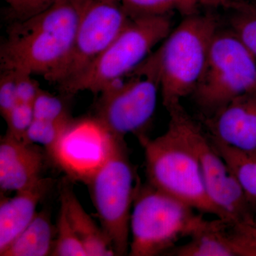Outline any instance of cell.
Returning a JSON list of instances; mask_svg holds the SVG:
<instances>
[{
  "instance_id": "cell-17",
  "label": "cell",
  "mask_w": 256,
  "mask_h": 256,
  "mask_svg": "<svg viewBox=\"0 0 256 256\" xmlns=\"http://www.w3.org/2000/svg\"><path fill=\"white\" fill-rule=\"evenodd\" d=\"M55 236L50 213L42 210L37 212L31 223L0 256H52Z\"/></svg>"
},
{
  "instance_id": "cell-24",
  "label": "cell",
  "mask_w": 256,
  "mask_h": 256,
  "mask_svg": "<svg viewBox=\"0 0 256 256\" xmlns=\"http://www.w3.org/2000/svg\"><path fill=\"white\" fill-rule=\"evenodd\" d=\"M34 120L33 105L18 102L4 119L8 124L6 134L24 140Z\"/></svg>"
},
{
  "instance_id": "cell-11",
  "label": "cell",
  "mask_w": 256,
  "mask_h": 256,
  "mask_svg": "<svg viewBox=\"0 0 256 256\" xmlns=\"http://www.w3.org/2000/svg\"><path fill=\"white\" fill-rule=\"evenodd\" d=\"M131 20L117 0H86L72 52L52 82L60 86L86 68Z\"/></svg>"
},
{
  "instance_id": "cell-16",
  "label": "cell",
  "mask_w": 256,
  "mask_h": 256,
  "mask_svg": "<svg viewBox=\"0 0 256 256\" xmlns=\"http://www.w3.org/2000/svg\"><path fill=\"white\" fill-rule=\"evenodd\" d=\"M60 196V203L65 207L68 220L84 246L87 256H116L105 232L87 214L73 190L67 184L62 186Z\"/></svg>"
},
{
  "instance_id": "cell-27",
  "label": "cell",
  "mask_w": 256,
  "mask_h": 256,
  "mask_svg": "<svg viewBox=\"0 0 256 256\" xmlns=\"http://www.w3.org/2000/svg\"><path fill=\"white\" fill-rule=\"evenodd\" d=\"M58 1L60 0H28L22 14L18 18H26L32 14H36Z\"/></svg>"
},
{
  "instance_id": "cell-10",
  "label": "cell",
  "mask_w": 256,
  "mask_h": 256,
  "mask_svg": "<svg viewBox=\"0 0 256 256\" xmlns=\"http://www.w3.org/2000/svg\"><path fill=\"white\" fill-rule=\"evenodd\" d=\"M124 141L94 116L74 119L47 154L70 180L88 184Z\"/></svg>"
},
{
  "instance_id": "cell-26",
  "label": "cell",
  "mask_w": 256,
  "mask_h": 256,
  "mask_svg": "<svg viewBox=\"0 0 256 256\" xmlns=\"http://www.w3.org/2000/svg\"><path fill=\"white\" fill-rule=\"evenodd\" d=\"M12 70L14 72L18 102L33 105L42 88L40 84L31 74L23 70Z\"/></svg>"
},
{
  "instance_id": "cell-5",
  "label": "cell",
  "mask_w": 256,
  "mask_h": 256,
  "mask_svg": "<svg viewBox=\"0 0 256 256\" xmlns=\"http://www.w3.org/2000/svg\"><path fill=\"white\" fill-rule=\"evenodd\" d=\"M148 182L202 214L232 217L212 200L194 153L171 124L159 137L140 138Z\"/></svg>"
},
{
  "instance_id": "cell-7",
  "label": "cell",
  "mask_w": 256,
  "mask_h": 256,
  "mask_svg": "<svg viewBox=\"0 0 256 256\" xmlns=\"http://www.w3.org/2000/svg\"><path fill=\"white\" fill-rule=\"evenodd\" d=\"M160 92L159 74L150 55L132 74L98 95L92 116L114 136H146Z\"/></svg>"
},
{
  "instance_id": "cell-1",
  "label": "cell",
  "mask_w": 256,
  "mask_h": 256,
  "mask_svg": "<svg viewBox=\"0 0 256 256\" xmlns=\"http://www.w3.org/2000/svg\"><path fill=\"white\" fill-rule=\"evenodd\" d=\"M86 0H60L10 25L0 46L1 70H20L52 82L68 60Z\"/></svg>"
},
{
  "instance_id": "cell-12",
  "label": "cell",
  "mask_w": 256,
  "mask_h": 256,
  "mask_svg": "<svg viewBox=\"0 0 256 256\" xmlns=\"http://www.w3.org/2000/svg\"><path fill=\"white\" fill-rule=\"evenodd\" d=\"M168 256H256V224L234 218L205 220Z\"/></svg>"
},
{
  "instance_id": "cell-6",
  "label": "cell",
  "mask_w": 256,
  "mask_h": 256,
  "mask_svg": "<svg viewBox=\"0 0 256 256\" xmlns=\"http://www.w3.org/2000/svg\"><path fill=\"white\" fill-rule=\"evenodd\" d=\"M256 88V58L232 30L220 26L206 68L192 98L200 118L210 117L238 96Z\"/></svg>"
},
{
  "instance_id": "cell-2",
  "label": "cell",
  "mask_w": 256,
  "mask_h": 256,
  "mask_svg": "<svg viewBox=\"0 0 256 256\" xmlns=\"http://www.w3.org/2000/svg\"><path fill=\"white\" fill-rule=\"evenodd\" d=\"M212 12L184 16L152 52L159 74L160 92L166 110L191 96L206 68L212 41L222 26Z\"/></svg>"
},
{
  "instance_id": "cell-29",
  "label": "cell",
  "mask_w": 256,
  "mask_h": 256,
  "mask_svg": "<svg viewBox=\"0 0 256 256\" xmlns=\"http://www.w3.org/2000/svg\"><path fill=\"white\" fill-rule=\"evenodd\" d=\"M226 4V9L230 4H238V3H245V4H252L256 5V0H223Z\"/></svg>"
},
{
  "instance_id": "cell-19",
  "label": "cell",
  "mask_w": 256,
  "mask_h": 256,
  "mask_svg": "<svg viewBox=\"0 0 256 256\" xmlns=\"http://www.w3.org/2000/svg\"><path fill=\"white\" fill-rule=\"evenodd\" d=\"M210 138L246 195L256 207V154L240 150Z\"/></svg>"
},
{
  "instance_id": "cell-22",
  "label": "cell",
  "mask_w": 256,
  "mask_h": 256,
  "mask_svg": "<svg viewBox=\"0 0 256 256\" xmlns=\"http://www.w3.org/2000/svg\"><path fill=\"white\" fill-rule=\"evenodd\" d=\"M73 120L50 121L34 119L28 128L24 141L30 144L43 146L48 152L54 148Z\"/></svg>"
},
{
  "instance_id": "cell-8",
  "label": "cell",
  "mask_w": 256,
  "mask_h": 256,
  "mask_svg": "<svg viewBox=\"0 0 256 256\" xmlns=\"http://www.w3.org/2000/svg\"><path fill=\"white\" fill-rule=\"evenodd\" d=\"M138 178L124 141L87 184L100 227L116 256L129 252L130 222Z\"/></svg>"
},
{
  "instance_id": "cell-4",
  "label": "cell",
  "mask_w": 256,
  "mask_h": 256,
  "mask_svg": "<svg viewBox=\"0 0 256 256\" xmlns=\"http://www.w3.org/2000/svg\"><path fill=\"white\" fill-rule=\"evenodd\" d=\"M172 30V14L132 18L107 48L86 68L58 86L64 95L89 92L98 96L128 76Z\"/></svg>"
},
{
  "instance_id": "cell-23",
  "label": "cell",
  "mask_w": 256,
  "mask_h": 256,
  "mask_svg": "<svg viewBox=\"0 0 256 256\" xmlns=\"http://www.w3.org/2000/svg\"><path fill=\"white\" fill-rule=\"evenodd\" d=\"M33 110L34 119L50 121L73 119L63 98L42 88L34 102Z\"/></svg>"
},
{
  "instance_id": "cell-20",
  "label": "cell",
  "mask_w": 256,
  "mask_h": 256,
  "mask_svg": "<svg viewBox=\"0 0 256 256\" xmlns=\"http://www.w3.org/2000/svg\"><path fill=\"white\" fill-rule=\"evenodd\" d=\"M226 10V28L238 37L256 58V5L238 3Z\"/></svg>"
},
{
  "instance_id": "cell-25",
  "label": "cell",
  "mask_w": 256,
  "mask_h": 256,
  "mask_svg": "<svg viewBox=\"0 0 256 256\" xmlns=\"http://www.w3.org/2000/svg\"><path fill=\"white\" fill-rule=\"evenodd\" d=\"M18 104L14 72L12 70H1L0 75V114L3 118Z\"/></svg>"
},
{
  "instance_id": "cell-30",
  "label": "cell",
  "mask_w": 256,
  "mask_h": 256,
  "mask_svg": "<svg viewBox=\"0 0 256 256\" xmlns=\"http://www.w3.org/2000/svg\"><path fill=\"white\" fill-rule=\"evenodd\" d=\"M255 223L256 224V216H255Z\"/></svg>"
},
{
  "instance_id": "cell-9",
  "label": "cell",
  "mask_w": 256,
  "mask_h": 256,
  "mask_svg": "<svg viewBox=\"0 0 256 256\" xmlns=\"http://www.w3.org/2000/svg\"><path fill=\"white\" fill-rule=\"evenodd\" d=\"M168 112L169 124L196 156L212 200L230 216L256 224V207L246 195L201 122L193 118L182 104Z\"/></svg>"
},
{
  "instance_id": "cell-3",
  "label": "cell",
  "mask_w": 256,
  "mask_h": 256,
  "mask_svg": "<svg viewBox=\"0 0 256 256\" xmlns=\"http://www.w3.org/2000/svg\"><path fill=\"white\" fill-rule=\"evenodd\" d=\"M174 197L141 183L138 178L131 212L130 256H168L184 238H190L206 218Z\"/></svg>"
},
{
  "instance_id": "cell-15",
  "label": "cell",
  "mask_w": 256,
  "mask_h": 256,
  "mask_svg": "<svg viewBox=\"0 0 256 256\" xmlns=\"http://www.w3.org/2000/svg\"><path fill=\"white\" fill-rule=\"evenodd\" d=\"M52 186L50 178H42L31 188L16 192L14 196H2L0 201V254L28 226L36 214L40 202Z\"/></svg>"
},
{
  "instance_id": "cell-18",
  "label": "cell",
  "mask_w": 256,
  "mask_h": 256,
  "mask_svg": "<svg viewBox=\"0 0 256 256\" xmlns=\"http://www.w3.org/2000/svg\"><path fill=\"white\" fill-rule=\"evenodd\" d=\"M131 18L172 14L178 12L184 18L200 12L202 8H226L223 0H117Z\"/></svg>"
},
{
  "instance_id": "cell-14",
  "label": "cell",
  "mask_w": 256,
  "mask_h": 256,
  "mask_svg": "<svg viewBox=\"0 0 256 256\" xmlns=\"http://www.w3.org/2000/svg\"><path fill=\"white\" fill-rule=\"evenodd\" d=\"M45 156L40 146L6 134L0 141V188L2 192H20L42 178Z\"/></svg>"
},
{
  "instance_id": "cell-13",
  "label": "cell",
  "mask_w": 256,
  "mask_h": 256,
  "mask_svg": "<svg viewBox=\"0 0 256 256\" xmlns=\"http://www.w3.org/2000/svg\"><path fill=\"white\" fill-rule=\"evenodd\" d=\"M210 137L256 154V88L238 96L210 117L200 118Z\"/></svg>"
},
{
  "instance_id": "cell-21",
  "label": "cell",
  "mask_w": 256,
  "mask_h": 256,
  "mask_svg": "<svg viewBox=\"0 0 256 256\" xmlns=\"http://www.w3.org/2000/svg\"><path fill=\"white\" fill-rule=\"evenodd\" d=\"M52 256H87L85 248L72 227L65 207L62 203Z\"/></svg>"
},
{
  "instance_id": "cell-28",
  "label": "cell",
  "mask_w": 256,
  "mask_h": 256,
  "mask_svg": "<svg viewBox=\"0 0 256 256\" xmlns=\"http://www.w3.org/2000/svg\"><path fill=\"white\" fill-rule=\"evenodd\" d=\"M14 13L15 18H18L22 14L28 0H4Z\"/></svg>"
}]
</instances>
